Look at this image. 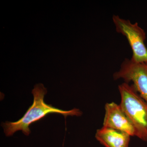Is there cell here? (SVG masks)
Masks as SVG:
<instances>
[{
    "instance_id": "5b68a950",
    "label": "cell",
    "mask_w": 147,
    "mask_h": 147,
    "mask_svg": "<svg viewBox=\"0 0 147 147\" xmlns=\"http://www.w3.org/2000/svg\"><path fill=\"white\" fill-rule=\"evenodd\" d=\"M103 126L124 131L131 137L136 136V131L131 121L121 108L115 102L106 103Z\"/></svg>"
},
{
    "instance_id": "8992f818",
    "label": "cell",
    "mask_w": 147,
    "mask_h": 147,
    "mask_svg": "<svg viewBox=\"0 0 147 147\" xmlns=\"http://www.w3.org/2000/svg\"><path fill=\"white\" fill-rule=\"evenodd\" d=\"M131 137L126 132L103 126L95 134L96 140L105 147H129Z\"/></svg>"
},
{
    "instance_id": "6da1fadb",
    "label": "cell",
    "mask_w": 147,
    "mask_h": 147,
    "mask_svg": "<svg viewBox=\"0 0 147 147\" xmlns=\"http://www.w3.org/2000/svg\"><path fill=\"white\" fill-rule=\"evenodd\" d=\"M47 89L42 84H36L32 91L34 96L32 105L30 106L25 115L18 121L14 122L7 121L2 123L6 136H12L16 131L21 130L26 136H28L31 131L29 128L32 123L44 118L49 114H58L64 116H81L82 113L79 109L74 108L65 111L55 108L44 102V96L47 94Z\"/></svg>"
},
{
    "instance_id": "277c9868",
    "label": "cell",
    "mask_w": 147,
    "mask_h": 147,
    "mask_svg": "<svg viewBox=\"0 0 147 147\" xmlns=\"http://www.w3.org/2000/svg\"><path fill=\"white\" fill-rule=\"evenodd\" d=\"M113 78L123 79L127 84L132 82L134 89L147 102V62H136L131 59H125L119 70L113 74Z\"/></svg>"
},
{
    "instance_id": "7a4b0ae2",
    "label": "cell",
    "mask_w": 147,
    "mask_h": 147,
    "mask_svg": "<svg viewBox=\"0 0 147 147\" xmlns=\"http://www.w3.org/2000/svg\"><path fill=\"white\" fill-rule=\"evenodd\" d=\"M118 88L121 96L120 105L133 124L135 136L147 142V102L132 85L125 82Z\"/></svg>"
},
{
    "instance_id": "3957f363",
    "label": "cell",
    "mask_w": 147,
    "mask_h": 147,
    "mask_svg": "<svg viewBox=\"0 0 147 147\" xmlns=\"http://www.w3.org/2000/svg\"><path fill=\"white\" fill-rule=\"evenodd\" d=\"M113 20L117 32L127 38L132 50L131 59L136 62H147V48L144 43L146 36L144 29L138 23L132 24L118 15H113Z\"/></svg>"
}]
</instances>
